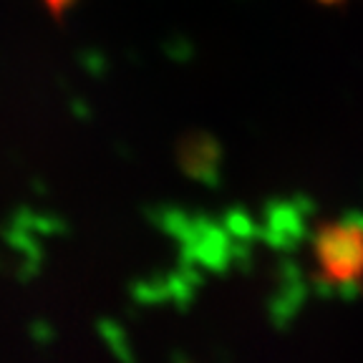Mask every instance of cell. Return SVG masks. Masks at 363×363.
<instances>
[{"mask_svg": "<svg viewBox=\"0 0 363 363\" xmlns=\"http://www.w3.org/2000/svg\"><path fill=\"white\" fill-rule=\"evenodd\" d=\"M323 275L338 283L356 278L363 270V238L353 227H328L315 245Z\"/></svg>", "mask_w": 363, "mask_h": 363, "instance_id": "cell-1", "label": "cell"}]
</instances>
